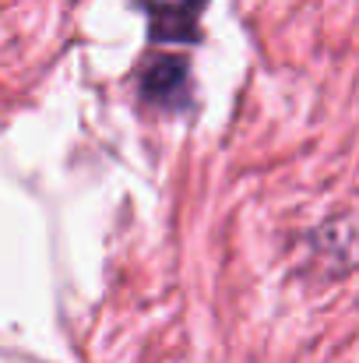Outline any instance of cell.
I'll return each mask as SVG.
<instances>
[{
  "instance_id": "6da1fadb",
  "label": "cell",
  "mask_w": 359,
  "mask_h": 363,
  "mask_svg": "<svg viewBox=\"0 0 359 363\" xmlns=\"http://www.w3.org/2000/svg\"><path fill=\"white\" fill-rule=\"evenodd\" d=\"M208 0H159L148 4V35L155 43H194Z\"/></svg>"
},
{
  "instance_id": "7a4b0ae2",
  "label": "cell",
  "mask_w": 359,
  "mask_h": 363,
  "mask_svg": "<svg viewBox=\"0 0 359 363\" xmlns=\"http://www.w3.org/2000/svg\"><path fill=\"white\" fill-rule=\"evenodd\" d=\"M141 96L155 106L187 103V60L183 57H155L141 74Z\"/></svg>"
}]
</instances>
